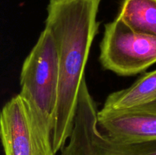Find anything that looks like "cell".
Listing matches in <instances>:
<instances>
[{"label": "cell", "instance_id": "6da1fadb", "mask_svg": "<svg viewBox=\"0 0 156 155\" xmlns=\"http://www.w3.org/2000/svg\"><path fill=\"white\" fill-rule=\"evenodd\" d=\"M101 0H50L45 27L51 32L57 51L59 97L52 140L55 153L69 138L77 111L79 94L94 38L98 30Z\"/></svg>", "mask_w": 156, "mask_h": 155}, {"label": "cell", "instance_id": "7a4b0ae2", "mask_svg": "<svg viewBox=\"0 0 156 155\" xmlns=\"http://www.w3.org/2000/svg\"><path fill=\"white\" fill-rule=\"evenodd\" d=\"M20 85L19 94L53 133L59 97V62L54 39L46 27L23 63Z\"/></svg>", "mask_w": 156, "mask_h": 155}, {"label": "cell", "instance_id": "3957f363", "mask_svg": "<svg viewBox=\"0 0 156 155\" xmlns=\"http://www.w3.org/2000/svg\"><path fill=\"white\" fill-rule=\"evenodd\" d=\"M0 141L5 155H56L52 132L20 94L0 111Z\"/></svg>", "mask_w": 156, "mask_h": 155}, {"label": "cell", "instance_id": "277c9868", "mask_svg": "<svg viewBox=\"0 0 156 155\" xmlns=\"http://www.w3.org/2000/svg\"><path fill=\"white\" fill-rule=\"evenodd\" d=\"M98 112L85 78L73 131L60 155H156V141L123 144L110 139L99 129Z\"/></svg>", "mask_w": 156, "mask_h": 155}, {"label": "cell", "instance_id": "5b68a950", "mask_svg": "<svg viewBox=\"0 0 156 155\" xmlns=\"http://www.w3.org/2000/svg\"><path fill=\"white\" fill-rule=\"evenodd\" d=\"M100 50L104 68L120 76L139 74L156 63V37L136 33L117 18L105 24Z\"/></svg>", "mask_w": 156, "mask_h": 155}, {"label": "cell", "instance_id": "8992f818", "mask_svg": "<svg viewBox=\"0 0 156 155\" xmlns=\"http://www.w3.org/2000/svg\"><path fill=\"white\" fill-rule=\"evenodd\" d=\"M101 132L123 144L156 141V101L136 107L98 112Z\"/></svg>", "mask_w": 156, "mask_h": 155}, {"label": "cell", "instance_id": "52a82bcc", "mask_svg": "<svg viewBox=\"0 0 156 155\" xmlns=\"http://www.w3.org/2000/svg\"><path fill=\"white\" fill-rule=\"evenodd\" d=\"M154 101H156V69L146 72L129 88L110 94L101 110H122Z\"/></svg>", "mask_w": 156, "mask_h": 155}, {"label": "cell", "instance_id": "ba28073f", "mask_svg": "<svg viewBox=\"0 0 156 155\" xmlns=\"http://www.w3.org/2000/svg\"><path fill=\"white\" fill-rule=\"evenodd\" d=\"M117 18L136 33L156 37V0H123Z\"/></svg>", "mask_w": 156, "mask_h": 155}]
</instances>
